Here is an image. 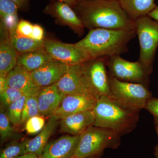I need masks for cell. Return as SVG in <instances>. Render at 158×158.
Masks as SVG:
<instances>
[{"instance_id":"cell-1","label":"cell","mask_w":158,"mask_h":158,"mask_svg":"<svg viewBox=\"0 0 158 158\" xmlns=\"http://www.w3.org/2000/svg\"><path fill=\"white\" fill-rule=\"evenodd\" d=\"M85 28L134 30V21L118 0H79L70 6Z\"/></svg>"},{"instance_id":"cell-2","label":"cell","mask_w":158,"mask_h":158,"mask_svg":"<svg viewBox=\"0 0 158 158\" xmlns=\"http://www.w3.org/2000/svg\"><path fill=\"white\" fill-rule=\"evenodd\" d=\"M136 36L134 30L93 29L74 44L90 59L110 57L127 52L128 44Z\"/></svg>"},{"instance_id":"cell-3","label":"cell","mask_w":158,"mask_h":158,"mask_svg":"<svg viewBox=\"0 0 158 158\" xmlns=\"http://www.w3.org/2000/svg\"><path fill=\"white\" fill-rule=\"evenodd\" d=\"M93 111L95 116L94 126L110 129L121 137L136 127L140 113L123 107L114 99L105 95L98 98Z\"/></svg>"},{"instance_id":"cell-4","label":"cell","mask_w":158,"mask_h":158,"mask_svg":"<svg viewBox=\"0 0 158 158\" xmlns=\"http://www.w3.org/2000/svg\"><path fill=\"white\" fill-rule=\"evenodd\" d=\"M121 137L113 130L93 126L81 135L73 156L76 158L101 157L105 149L118 148L121 144Z\"/></svg>"},{"instance_id":"cell-5","label":"cell","mask_w":158,"mask_h":158,"mask_svg":"<svg viewBox=\"0 0 158 158\" xmlns=\"http://www.w3.org/2000/svg\"><path fill=\"white\" fill-rule=\"evenodd\" d=\"M109 75L110 89L113 98L129 110L140 111L144 109L152 94L145 85L119 81Z\"/></svg>"},{"instance_id":"cell-6","label":"cell","mask_w":158,"mask_h":158,"mask_svg":"<svg viewBox=\"0 0 158 158\" xmlns=\"http://www.w3.org/2000/svg\"><path fill=\"white\" fill-rule=\"evenodd\" d=\"M103 58L109 70L108 73L111 76L122 81L148 86L152 68L138 60L136 62L127 61L120 56Z\"/></svg>"},{"instance_id":"cell-7","label":"cell","mask_w":158,"mask_h":158,"mask_svg":"<svg viewBox=\"0 0 158 158\" xmlns=\"http://www.w3.org/2000/svg\"><path fill=\"white\" fill-rule=\"evenodd\" d=\"M134 24L140 46L138 61L152 68L158 46V22L146 15L134 21Z\"/></svg>"},{"instance_id":"cell-8","label":"cell","mask_w":158,"mask_h":158,"mask_svg":"<svg viewBox=\"0 0 158 158\" xmlns=\"http://www.w3.org/2000/svg\"><path fill=\"white\" fill-rule=\"evenodd\" d=\"M85 62L69 65L67 72L56 84L59 90L65 95L80 94L97 99L100 95L89 80Z\"/></svg>"},{"instance_id":"cell-9","label":"cell","mask_w":158,"mask_h":158,"mask_svg":"<svg viewBox=\"0 0 158 158\" xmlns=\"http://www.w3.org/2000/svg\"><path fill=\"white\" fill-rule=\"evenodd\" d=\"M44 48L54 59L73 65L87 62L90 59L74 44L65 43L52 39L44 40Z\"/></svg>"},{"instance_id":"cell-10","label":"cell","mask_w":158,"mask_h":158,"mask_svg":"<svg viewBox=\"0 0 158 158\" xmlns=\"http://www.w3.org/2000/svg\"><path fill=\"white\" fill-rule=\"evenodd\" d=\"M44 12L56 19L59 24L69 27L79 37L85 33V28L81 21L68 4L54 1L45 7Z\"/></svg>"},{"instance_id":"cell-11","label":"cell","mask_w":158,"mask_h":158,"mask_svg":"<svg viewBox=\"0 0 158 158\" xmlns=\"http://www.w3.org/2000/svg\"><path fill=\"white\" fill-rule=\"evenodd\" d=\"M69 66L53 59L30 73L34 84L43 88L56 84L67 72Z\"/></svg>"},{"instance_id":"cell-12","label":"cell","mask_w":158,"mask_h":158,"mask_svg":"<svg viewBox=\"0 0 158 158\" xmlns=\"http://www.w3.org/2000/svg\"><path fill=\"white\" fill-rule=\"evenodd\" d=\"M85 65L89 80L99 95H105L113 98L104 59L98 58L90 59L85 62Z\"/></svg>"},{"instance_id":"cell-13","label":"cell","mask_w":158,"mask_h":158,"mask_svg":"<svg viewBox=\"0 0 158 158\" xmlns=\"http://www.w3.org/2000/svg\"><path fill=\"white\" fill-rule=\"evenodd\" d=\"M81 135H65L48 143L40 158L72 157L76 150Z\"/></svg>"},{"instance_id":"cell-14","label":"cell","mask_w":158,"mask_h":158,"mask_svg":"<svg viewBox=\"0 0 158 158\" xmlns=\"http://www.w3.org/2000/svg\"><path fill=\"white\" fill-rule=\"evenodd\" d=\"M96 99L80 94H65L61 104L53 115L58 119L74 113L93 110Z\"/></svg>"},{"instance_id":"cell-15","label":"cell","mask_w":158,"mask_h":158,"mask_svg":"<svg viewBox=\"0 0 158 158\" xmlns=\"http://www.w3.org/2000/svg\"><path fill=\"white\" fill-rule=\"evenodd\" d=\"M60 120L61 132L79 135L94 126L95 116L93 110H88L71 114Z\"/></svg>"},{"instance_id":"cell-16","label":"cell","mask_w":158,"mask_h":158,"mask_svg":"<svg viewBox=\"0 0 158 158\" xmlns=\"http://www.w3.org/2000/svg\"><path fill=\"white\" fill-rule=\"evenodd\" d=\"M6 85L20 90L27 96H37L41 88L34 84L30 72L17 65L7 75Z\"/></svg>"},{"instance_id":"cell-17","label":"cell","mask_w":158,"mask_h":158,"mask_svg":"<svg viewBox=\"0 0 158 158\" xmlns=\"http://www.w3.org/2000/svg\"><path fill=\"white\" fill-rule=\"evenodd\" d=\"M19 55L11 44L9 31L1 24L0 76H7L17 65Z\"/></svg>"},{"instance_id":"cell-18","label":"cell","mask_w":158,"mask_h":158,"mask_svg":"<svg viewBox=\"0 0 158 158\" xmlns=\"http://www.w3.org/2000/svg\"><path fill=\"white\" fill-rule=\"evenodd\" d=\"M65 96L56 84L41 88L37 96L40 115L44 117L53 115Z\"/></svg>"},{"instance_id":"cell-19","label":"cell","mask_w":158,"mask_h":158,"mask_svg":"<svg viewBox=\"0 0 158 158\" xmlns=\"http://www.w3.org/2000/svg\"><path fill=\"white\" fill-rule=\"evenodd\" d=\"M59 120L54 115L51 116L44 127L36 137L23 141L26 154L32 153L37 155L39 158L41 156L49 139L57 127Z\"/></svg>"},{"instance_id":"cell-20","label":"cell","mask_w":158,"mask_h":158,"mask_svg":"<svg viewBox=\"0 0 158 158\" xmlns=\"http://www.w3.org/2000/svg\"><path fill=\"white\" fill-rule=\"evenodd\" d=\"M53 59L44 47L37 50L19 54L17 65L31 73Z\"/></svg>"},{"instance_id":"cell-21","label":"cell","mask_w":158,"mask_h":158,"mask_svg":"<svg viewBox=\"0 0 158 158\" xmlns=\"http://www.w3.org/2000/svg\"><path fill=\"white\" fill-rule=\"evenodd\" d=\"M122 8L133 21L148 15L156 7L154 0H118Z\"/></svg>"},{"instance_id":"cell-22","label":"cell","mask_w":158,"mask_h":158,"mask_svg":"<svg viewBox=\"0 0 158 158\" xmlns=\"http://www.w3.org/2000/svg\"><path fill=\"white\" fill-rule=\"evenodd\" d=\"M9 33L11 44L19 54L37 50L44 47L45 39L37 40L31 37H24L18 34L16 30Z\"/></svg>"},{"instance_id":"cell-23","label":"cell","mask_w":158,"mask_h":158,"mask_svg":"<svg viewBox=\"0 0 158 158\" xmlns=\"http://www.w3.org/2000/svg\"><path fill=\"white\" fill-rule=\"evenodd\" d=\"M27 97V95H24L7 108L8 117L11 124L15 126L21 124L23 109Z\"/></svg>"},{"instance_id":"cell-24","label":"cell","mask_w":158,"mask_h":158,"mask_svg":"<svg viewBox=\"0 0 158 158\" xmlns=\"http://www.w3.org/2000/svg\"><path fill=\"white\" fill-rule=\"evenodd\" d=\"M37 115H40L37 97H27L23 109L21 124L25 123L29 118Z\"/></svg>"},{"instance_id":"cell-25","label":"cell","mask_w":158,"mask_h":158,"mask_svg":"<svg viewBox=\"0 0 158 158\" xmlns=\"http://www.w3.org/2000/svg\"><path fill=\"white\" fill-rule=\"evenodd\" d=\"M2 108L0 113V136L2 143L11 138L14 133V130L11 127L7 112L3 110L2 106Z\"/></svg>"},{"instance_id":"cell-26","label":"cell","mask_w":158,"mask_h":158,"mask_svg":"<svg viewBox=\"0 0 158 158\" xmlns=\"http://www.w3.org/2000/svg\"><path fill=\"white\" fill-rule=\"evenodd\" d=\"M24 95H25L20 90L9 87H6L5 90L0 93L2 106L5 108H8L11 104Z\"/></svg>"},{"instance_id":"cell-27","label":"cell","mask_w":158,"mask_h":158,"mask_svg":"<svg viewBox=\"0 0 158 158\" xmlns=\"http://www.w3.org/2000/svg\"><path fill=\"white\" fill-rule=\"evenodd\" d=\"M25 154V149L23 141L13 142L2 150L0 158H19Z\"/></svg>"},{"instance_id":"cell-28","label":"cell","mask_w":158,"mask_h":158,"mask_svg":"<svg viewBox=\"0 0 158 158\" xmlns=\"http://www.w3.org/2000/svg\"><path fill=\"white\" fill-rule=\"evenodd\" d=\"M45 125L44 116L37 115L33 116L27 120L25 125V129L29 135L39 133Z\"/></svg>"},{"instance_id":"cell-29","label":"cell","mask_w":158,"mask_h":158,"mask_svg":"<svg viewBox=\"0 0 158 158\" xmlns=\"http://www.w3.org/2000/svg\"><path fill=\"white\" fill-rule=\"evenodd\" d=\"M18 6L11 0H0V15L1 19L17 15Z\"/></svg>"},{"instance_id":"cell-30","label":"cell","mask_w":158,"mask_h":158,"mask_svg":"<svg viewBox=\"0 0 158 158\" xmlns=\"http://www.w3.org/2000/svg\"><path fill=\"white\" fill-rule=\"evenodd\" d=\"M34 24L25 20L19 21L17 26L18 34L24 37H31L33 32Z\"/></svg>"},{"instance_id":"cell-31","label":"cell","mask_w":158,"mask_h":158,"mask_svg":"<svg viewBox=\"0 0 158 158\" xmlns=\"http://www.w3.org/2000/svg\"><path fill=\"white\" fill-rule=\"evenodd\" d=\"M144 109L152 114L155 124H158V99L152 98L148 101Z\"/></svg>"},{"instance_id":"cell-32","label":"cell","mask_w":158,"mask_h":158,"mask_svg":"<svg viewBox=\"0 0 158 158\" xmlns=\"http://www.w3.org/2000/svg\"><path fill=\"white\" fill-rule=\"evenodd\" d=\"M31 38L37 40H42L44 39V31L41 26L38 24L34 25Z\"/></svg>"},{"instance_id":"cell-33","label":"cell","mask_w":158,"mask_h":158,"mask_svg":"<svg viewBox=\"0 0 158 158\" xmlns=\"http://www.w3.org/2000/svg\"><path fill=\"white\" fill-rule=\"evenodd\" d=\"M148 16L158 22V6L155 8L148 14Z\"/></svg>"},{"instance_id":"cell-34","label":"cell","mask_w":158,"mask_h":158,"mask_svg":"<svg viewBox=\"0 0 158 158\" xmlns=\"http://www.w3.org/2000/svg\"><path fill=\"white\" fill-rule=\"evenodd\" d=\"M6 77L7 76H0V93H2L6 88Z\"/></svg>"},{"instance_id":"cell-35","label":"cell","mask_w":158,"mask_h":158,"mask_svg":"<svg viewBox=\"0 0 158 158\" xmlns=\"http://www.w3.org/2000/svg\"><path fill=\"white\" fill-rule=\"evenodd\" d=\"M17 5L19 8H22L27 3L28 0H11Z\"/></svg>"},{"instance_id":"cell-36","label":"cell","mask_w":158,"mask_h":158,"mask_svg":"<svg viewBox=\"0 0 158 158\" xmlns=\"http://www.w3.org/2000/svg\"><path fill=\"white\" fill-rule=\"evenodd\" d=\"M19 158H39V157L35 154L29 153L23 155Z\"/></svg>"},{"instance_id":"cell-37","label":"cell","mask_w":158,"mask_h":158,"mask_svg":"<svg viewBox=\"0 0 158 158\" xmlns=\"http://www.w3.org/2000/svg\"><path fill=\"white\" fill-rule=\"evenodd\" d=\"M56 1H59V2L66 3V4H68V5L70 6L73 5L75 3H76L79 0H56Z\"/></svg>"},{"instance_id":"cell-38","label":"cell","mask_w":158,"mask_h":158,"mask_svg":"<svg viewBox=\"0 0 158 158\" xmlns=\"http://www.w3.org/2000/svg\"><path fill=\"white\" fill-rule=\"evenodd\" d=\"M156 131L157 135L158 137V124H156ZM155 157L156 158H158V143L156 145L154 148V152Z\"/></svg>"},{"instance_id":"cell-39","label":"cell","mask_w":158,"mask_h":158,"mask_svg":"<svg viewBox=\"0 0 158 158\" xmlns=\"http://www.w3.org/2000/svg\"><path fill=\"white\" fill-rule=\"evenodd\" d=\"M101 157L100 156H94V157H88L87 158H100Z\"/></svg>"},{"instance_id":"cell-40","label":"cell","mask_w":158,"mask_h":158,"mask_svg":"<svg viewBox=\"0 0 158 158\" xmlns=\"http://www.w3.org/2000/svg\"><path fill=\"white\" fill-rule=\"evenodd\" d=\"M76 158L75 157L73 156L72 157H71V158Z\"/></svg>"}]
</instances>
